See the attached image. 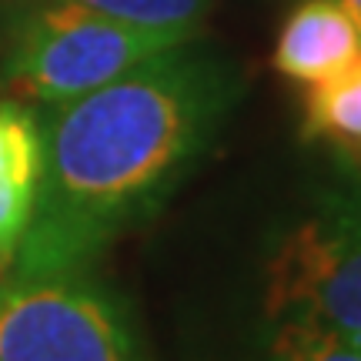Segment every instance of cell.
Instances as JSON below:
<instances>
[{
    "instance_id": "obj_1",
    "label": "cell",
    "mask_w": 361,
    "mask_h": 361,
    "mask_svg": "<svg viewBox=\"0 0 361 361\" xmlns=\"http://www.w3.org/2000/svg\"><path fill=\"white\" fill-rule=\"evenodd\" d=\"M241 97V64L194 37L78 101L37 107L44 174L7 271H90L164 211L214 151Z\"/></svg>"
},
{
    "instance_id": "obj_2",
    "label": "cell",
    "mask_w": 361,
    "mask_h": 361,
    "mask_svg": "<svg viewBox=\"0 0 361 361\" xmlns=\"http://www.w3.org/2000/svg\"><path fill=\"white\" fill-rule=\"evenodd\" d=\"M184 40L194 37L121 24L71 0H40L7 30L0 90L34 107H57Z\"/></svg>"
},
{
    "instance_id": "obj_3",
    "label": "cell",
    "mask_w": 361,
    "mask_h": 361,
    "mask_svg": "<svg viewBox=\"0 0 361 361\" xmlns=\"http://www.w3.org/2000/svg\"><path fill=\"white\" fill-rule=\"evenodd\" d=\"M264 314L361 341V180L322 188L271 245Z\"/></svg>"
},
{
    "instance_id": "obj_4",
    "label": "cell",
    "mask_w": 361,
    "mask_h": 361,
    "mask_svg": "<svg viewBox=\"0 0 361 361\" xmlns=\"http://www.w3.org/2000/svg\"><path fill=\"white\" fill-rule=\"evenodd\" d=\"M0 361H147L121 298L90 271L0 278Z\"/></svg>"
},
{
    "instance_id": "obj_5",
    "label": "cell",
    "mask_w": 361,
    "mask_h": 361,
    "mask_svg": "<svg viewBox=\"0 0 361 361\" xmlns=\"http://www.w3.org/2000/svg\"><path fill=\"white\" fill-rule=\"evenodd\" d=\"M44 174L40 111L17 97H0V278L17 258L34 218Z\"/></svg>"
},
{
    "instance_id": "obj_6",
    "label": "cell",
    "mask_w": 361,
    "mask_h": 361,
    "mask_svg": "<svg viewBox=\"0 0 361 361\" xmlns=\"http://www.w3.org/2000/svg\"><path fill=\"white\" fill-rule=\"evenodd\" d=\"M361 54V30L338 0H301L284 17L271 67L298 84L341 71Z\"/></svg>"
},
{
    "instance_id": "obj_7",
    "label": "cell",
    "mask_w": 361,
    "mask_h": 361,
    "mask_svg": "<svg viewBox=\"0 0 361 361\" xmlns=\"http://www.w3.org/2000/svg\"><path fill=\"white\" fill-rule=\"evenodd\" d=\"M301 134L345 151H361V54L341 71L305 84Z\"/></svg>"
},
{
    "instance_id": "obj_8",
    "label": "cell",
    "mask_w": 361,
    "mask_h": 361,
    "mask_svg": "<svg viewBox=\"0 0 361 361\" xmlns=\"http://www.w3.org/2000/svg\"><path fill=\"white\" fill-rule=\"evenodd\" d=\"M258 361H361V341L308 318H268Z\"/></svg>"
},
{
    "instance_id": "obj_9",
    "label": "cell",
    "mask_w": 361,
    "mask_h": 361,
    "mask_svg": "<svg viewBox=\"0 0 361 361\" xmlns=\"http://www.w3.org/2000/svg\"><path fill=\"white\" fill-rule=\"evenodd\" d=\"M71 4L114 17L121 24L144 27V30L201 37L214 0H71Z\"/></svg>"
},
{
    "instance_id": "obj_10",
    "label": "cell",
    "mask_w": 361,
    "mask_h": 361,
    "mask_svg": "<svg viewBox=\"0 0 361 361\" xmlns=\"http://www.w3.org/2000/svg\"><path fill=\"white\" fill-rule=\"evenodd\" d=\"M338 4L351 13V20H355V24H358V30H361V0H338Z\"/></svg>"
}]
</instances>
